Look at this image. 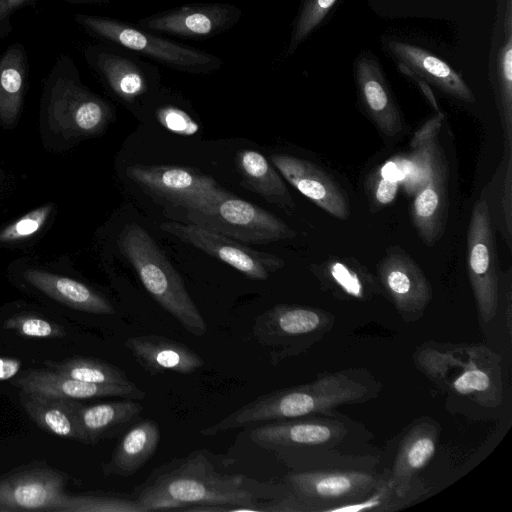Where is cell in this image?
Wrapping results in <instances>:
<instances>
[{"instance_id":"1","label":"cell","mask_w":512,"mask_h":512,"mask_svg":"<svg viewBox=\"0 0 512 512\" xmlns=\"http://www.w3.org/2000/svg\"><path fill=\"white\" fill-rule=\"evenodd\" d=\"M212 456L195 450L160 465L136 488L135 500L146 512L264 511L265 504L249 488L251 480L218 471Z\"/></svg>"},{"instance_id":"2","label":"cell","mask_w":512,"mask_h":512,"mask_svg":"<svg viewBox=\"0 0 512 512\" xmlns=\"http://www.w3.org/2000/svg\"><path fill=\"white\" fill-rule=\"evenodd\" d=\"M414 362L442 391L486 408L503 400L501 358L484 345L428 341L415 351Z\"/></svg>"},{"instance_id":"3","label":"cell","mask_w":512,"mask_h":512,"mask_svg":"<svg viewBox=\"0 0 512 512\" xmlns=\"http://www.w3.org/2000/svg\"><path fill=\"white\" fill-rule=\"evenodd\" d=\"M118 247L151 297L186 331L197 337L203 336L207 331L204 317L180 274L151 235L142 226L127 224L119 234Z\"/></svg>"},{"instance_id":"4","label":"cell","mask_w":512,"mask_h":512,"mask_svg":"<svg viewBox=\"0 0 512 512\" xmlns=\"http://www.w3.org/2000/svg\"><path fill=\"white\" fill-rule=\"evenodd\" d=\"M42 112L49 132L64 140L96 135L113 116L110 105L82 85L68 56L57 61L46 79Z\"/></svg>"},{"instance_id":"5","label":"cell","mask_w":512,"mask_h":512,"mask_svg":"<svg viewBox=\"0 0 512 512\" xmlns=\"http://www.w3.org/2000/svg\"><path fill=\"white\" fill-rule=\"evenodd\" d=\"M335 316L320 308L299 304H277L259 314L252 334L278 365L287 358L307 351L328 333Z\"/></svg>"},{"instance_id":"6","label":"cell","mask_w":512,"mask_h":512,"mask_svg":"<svg viewBox=\"0 0 512 512\" xmlns=\"http://www.w3.org/2000/svg\"><path fill=\"white\" fill-rule=\"evenodd\" d=\"M192 224L247 244L292 239L295 231L269 211L226 192L216 202L187 210Z\"/></svg>"},{"instance_id":"7","label":"cell","mask_w":512,"mask_h":512,"mask_svg":"<svg viewBox=\"0 0 512 512\" xmlns=\"http://www.w3.org/2000/svg\"><path fill=\"white\" fill-rule=\"evenodd\" d=\"M468 276L479 318L489 323L499 305V264L492 218L483 198L473 207L467 231Z\"/></svg>"},{"instance_id":"8","label":"cell","mask_w":512,"mask_h":512,"mask_svg":"<svg viewBox=\"0 0 512 512\" xmlns=\"http://www.w3.org/2000/svg\"><path fill=\"white\" fill-rule=\"evenodd\" d=\"M383 473L362 468H321L291 472L286 481L307 511L330 512L338 505L354 502L377 485Z\"/></svg>"},{"instance_id":"9","label":"cell","mask_w":512,"mask_h":512,"mask_svg":"<svg viewBox=\"0 0 512 512\" xmlns=\"http://www.w3.org/2000/svg\"><path fill=\"white\" fill-rule=\"evenodd\" d=\"M126 175L146 192L186 210L210 205L227 192L212 177L189 167L132 164Z\"/></svg>"},{"instance_id":"10","label":"cell","mask_w":512,"mask_h":512,"mask_svg":"<svg viewBox=\"0 0 512 512\" xmlns=\"http://www.w3.org/2000/svg\"><path fill=\"white\" fill-rule=\"evenodd\" d=\"M75 20L89 34L148 55L177 69L201 70L218 63V59L210 54L170 42L119 21L84 14H76Z\"/></svg>"},{"instance_id":"11","label":"cell","mask_w":512,"mask_h":512,"mask_svg":"<svg viewBox=\"0 0 512 512\" xmlns=\"http://www.w3.org/2000/svg\"><path fill=\"white\" fill-rule=\"evenodd\" d=\"M160 228L253 280H266L285 265L284 260L274 254L255 250L245 243L192 223L164 222Z\"/></svg>"},{"instance_id":"12","label":"cell","mask_w":512,"mask_h":512,"mask_svg":"<svg viewBox=\"0 0 512 512\" xmlns=\"http://www.w3.org/2000/svg\"><path fill=\"white\" fill-rule=\"evenodd\" d=\"M377 281L405 322L418 321L431 299L432 288L414 259L401 247L386 249L377 265Z\"/></svg>"},{"instance_id":"13","label":"cell","mask_w":512,"mask_h":512,"mask_svg":"<svg viewBox=\"0 0 512 512\" xmlns=\"http://www.w3.org/2000/svg\"><path fill=\"white\" fill-rule=\"evenodd\" d=\"M346 424L333 416H308L263 423L249 433L257 446L277 451L331 448L348 435Z\"/></svg>"},{"instance_id":"14","label":"cell","mask_w":512,"mask_h":512,"mask_svg":"<svg viewBox=\"0 0 512 512\" xmlns=\"http://www.w3.org/2000/svg\"><path fill=\"white\" fill-rule=\"evenodd\" d=\"M439 431L434 420L423 417L402 437L389 471L390 482L398 497L411 502L425 493L424 487L416 486V478L435 454Z\"/></svg>"},{"instance_id":"15","label":"cell","mask_w":512,"mask_h":512,"mask_svg":"<svg viewBox=\"0 0 512 512\" xmlns=\"http://www.w3.org/2000/svg\"><path fill=\"white\" fill-rule=\"evenodd\" d=\"M270 160L295 189L319 208L340 220L349 218L346 191L317 164L289 154H272Z\"/></svg>"},{"instance_id":"16","label":"cell","mask_w":512,"mask_h":512,"mask_svg":"<svg viewBox=\"0 0 512 512\" xmlns=\"http://www.w3.org/2000/svg\"><path fill=\"white\" fill-rule=\"evenodd\" d=\"M449 170L442 147L434 144L429 175L414 193L412 223L426 246L435 245L443 236L448 216Z\"/></svg>"},{"instance_id":"17","label":"cell","mask_w":512,"mask_h":512,"mask_svg":"<svg viewBox=\"0 0 512 512\" xmlns=\"http://www.w3.org/2000/svg\"><path fill=\"white\" fill-rule=\"evenodd\" d=\"M65 479L52 470H32L0 480V508L56 511Z\"/></svg>"},{"instance_id":"18","label":"cell","mask_w":512,"mask_h":512,"mask_svg":"<svg viewBox=\"0 0 512 512\" xmlns=\"http://www.w3.org/2000/svg\"><path fill=\"white\" fill-rule=\"evenodd\" d=\"M355 75L361 103L377 129L386 137L397 136L403 119L373 55L365 53L358 57Z\"/></svg>"},{"instance_id":"19","label":"cell","mask_w":512,"mask_h":512,"mask_svg":"<svg viewBox=\"0 0 512 512\" xmlns=\"http://www.w3.org/2000/svg\"><path fill=\"white\" fill-rule=\"evenodd\" d=\"M15 385L20 387L22 392L74 400L110 396L142 400L146 396V392L133 382L128 384L88 383L61 375L53 370H32L18 379Z\"/></svg>"},{"instance_id":"20","label":"cell","mask_w":512,"mask_h":512,"mask_svg":"<svg viewBox=\"0 0 512 512\" xmlns=\"http://www.w3.org/2000/svg\"><path fill=\"white\" fill-rule=\"evenodd\" d=\"M18 274L32 288L69 308L100 315L115 313L106 297L72 277L34 265H23Z\"/></svg>"},{"instance_id":"21","label":"cell","mask_w":512,"mask_h":512,"mask_svg":"<svg viewBox=\"0 0 512 512\" xmlns=\"http://www.w3.org/2000/svg\"><path fill=\"white\" fill-rule=\"evenodd\" d=\"M124 346L151 375L164 372L191 374L204 365L203 359L190 347L160 335L132 336Z\"/></svg>"},{"instance_id":"22","label":"cell","mask_w":512,"mask_h":512,"mask_svg":"<svg viewBox=\"0 0 512 512\" xmlns=\"http://www.w3.org/2000/svg\"><path fill=\"white\" fill-rule=\"evenodd\" d=\"M387 48L398 62L404 64L428 84L434 85L458 100L475 102V96L466 82L440 58L421 47L396 40H389Z\"/></svg>"},{"instance_id":"23","label":"cell","mask_w":512,"mask_h":512,"mask_svg":"<svg viewBox=\"0 0 512 512\" xmlns=\"http://www.w3.org/2000/svg\"><path fill=\"white\" fill-rule=\"evenodd\" d=\"M234 9L225 5L186 6L141 21L145 28L182 36H208L227 26Z\"/></svg>"},{"instance_id":"24","label":"cell","mask_w":512,"mask_h":512,"mask_svg":"<svg viewBox=\"0 0 512 512\" xmlns=\"http://www.w3.org/2000/svg\"><path fill=\"white\" fill-rule=\"evenodd\" d=\"M21 403L29 417L44 430L87 443L79 419L83 406L79 401L23 392Z\"/></svg>"},{"instance_id":"25","label":"cell","mask_w":512,"mask_h":512,"mask_svg":"<svg viewBox=\"0 0 512 512\" xmlns=\"http://www.w3.org/2000/svg\"><path fill=\"white\" fill-rule=\"evenodd\" d=\"M160 429L154 420H139L124 434L105 468L107 475L127 477L140 470L154 455Z\"/></svg>"},{"instance_id":"26","label":"cell","mask_w":512,"mask_h":512,"mask_svg":"<svg viewBox=\"0 0 512 512\" xmlns=\"http://www.w3.org/2000/svg\"><path fill=\"white\" fill-rule=\"evenodd\" d=\"M241 185L286 213L295 208L294 200L278 170L259 152L241 150L236 156Z\"/></svg>"},{"instance_id":"27","label":"cell","mask_w":512,"mask_h":512,"mask_svg":"<svg viewBox=\"0 0 512 512\" xmlns=\"http://www.w3.org/2000/svg\"><path fill=\"white\" fill-rule=\"evenodd\" d=\"M144 407L134 399L82 406L79 412L81 428L87 443L118 435L141 418Z\"/></svg>"},{"instance_id":"28","label":"cell","mask_w":512,"mask_h":512,"mask_svg":"<svg viewBox=\"0 0 512 512\" xmlns=\"http://www.w3.org/2000/svg\"><path fill=\"white\" fill-rule=\"evenodd\" d=\"M27 58L21 44L11 45L0 57V124L14 127L21 114Z\"/></svg>"},{"instance_id":"29","label":"cell","mask_w":512,"mask_h":512,"mask_svg":"<svg viewBox=\"0 0 512 512\" xmlns=\"http://www.w3.org/2000/svg\"><path fill=\"white\" fill-rule=\"evenodd\" d=\"M315 274L327 289L344 298L367 301L382 292L378 281L351 260L330 259Z\"/></svg>"},{"instance_id":"30","label":"cell","mask_w":512,"mask_h":512,"mask_svg":"<svg viewBox=\"0 0 512 512\" xmlns=\"http://www.w3.org/2000/svg\"><path fill=\"white\" fill-rule=\"evenodd\" d=\"M86 58L121 99L131 101L147 91V80L135 63L110 52L89 49Z\"/></svg>"},{"instance_id":"31","label":"cell","mask_w":512,"mask_h":512,"mask_svg":"<svg viewBox=\"0 0 512 512\" xmlns=\"http://www.w3.org/2000/svg\"><path fill=\"white\" fill-rule=\"evenodd\" d=\"M512 15L511 0H507L505 19L506 39L498 54L497 107L504 135V147L512 146Z\"/></svg>"},{"instance_id":"32","label":"cell","mask_w":512,"mask_h":512,"mask_svg":"<svg viewBox=\"0 0 512 512\" xmlns=\"http://www.w3.org/2000/svg\"><path fill=\"white\" fill-rule=\"evenodd\" d=\"M46 364L56 373L88 383H131L123 370L97 359L77 357L63 362H48Z\"/></svg>"},{"instance_id":"33","label":"cell","mask_w":512,"mask_h":512,"mask_svg":"<svg viewBox=\"0 0 512 512\" xmlns=\"http://www.w3.org/2000/svg\"><path fill=\"white\" fill-rule=\"evenodd\" d=\"M54 209L53 203H45L0 228V246H16L39 235L50 221Z\"/></svg>"},{"instance_id":"34","label":"cell","mask_w":512,"mask_h":512,"mask_svg":"<svg viewBox=\"0 0 512 512\" xmlns=\"http://www.w3.org/2000/svg\"><path fill=\"white\" fill-rule=\"evenodd\" d=\"M56 511L146 512L134 497L110 494H91L83 496L65 495Z\"/></svg>"},{"instance_id":"35","label":"cell","mask_w":512,"mask_h":512,"mask_svg":"<svg viewBox=\"0 0 512 512\" xmlns=\"http://www.w3.org/2000/svg\"><path fill=\"white\" fill-rule=\"evenodd\" d=\"M498 187L496 200L497 225L509 248L512 238V147H504L502 161L495 173Z\"/></svg>"},{"instance_id":"36","label":"cell","mask_w":512,"mask_h":512,"mask_svg":"<svg viewBox=\"0 0 512 512\" xmlns=\"http://www.w3.org/2000/svg\"><path fill=\"white\" fill-rule=\"evenodd\" d=\"M410 501L398 497L389 479V471L382 474L377 485L361 499L338 505L330 512H358V511H393L407 505Z\"/></svg>"},{"instance_id":"37","label":"cell","mask_w":512,"mask_h":512,"mask_svg":"<svg viewBox=\"0 0 512 512\" xmlns=\"http://www.w3.org/2000/svg\"><path fill=\"white\" fill-rule=\"evenodd\" d=\"M337 0H305L295 24L290 52L323 21Z\"/></svg>"},{"instance_id":"38","label":"cell","mask_w":512,"mask_h":512,"mask_svg":"<svg viewBox=\"0 0 512 512\" xmlns=\"http://www.w3.org/2000/svg\"><path fill=\"white\" fill-rule=\"evenodd\" d=\"M5 326L21 335L33 338L62 337L64 331L54 323L30 314H20L8 319Z\"/></svg>"},{"instance_id":"39","label":"cell","mask_w":512,"mask_h":512,"mask_svg":"<svg viewBox=\"0 0 512 512\" xmlns=\"http://www.w3.org/2000/svg\"><path fill=\"white\" fill-rule=\"evenodd\" d=\"M400 179L385 172L384 167L368 178V196L372 206L382 208L391 204L399 190Z\"/></svg>"},{"instance_id":"40","label":"cell","mask_w":512,"mask_h":512,"mask_svg":"<svg viewBox=\"0 0 512 512\" xmlns=\"http://www.w3.org/2000/svg\"><path fill=\"white\" fill-rule=\"evenodd\" d=\"M156 117L163 127L180 135H193L199 129L191 116L176 106L166 105L158 108Z\"/></svg>"},{"instance_id":"41","label":"cell","mask_w":512,"mask_h":512,"mask_svg":"<svg viewBox=\"0 0 512 512\" xmlns=\"http://www.w3.org/2000/svg\"><path fill=\"white\" fill-rule=\"evenodd\" d=\"M444 120L442 112L437 113L433 118L429 119L423 126H421L413 135L410 143L411 149L436 138V135Z\"/></svg>"},{"instance_id":"42","label":"cell","mask_w":512,"mask_h":512,"mask_svg":"<svg viewBox=\"0 0 512 512\" xmlns=\"http://www.w3.org/2000/svg\"><path fill=\"white\" fill-rule=\"evenodd\" d=\"M33 0H0V38L8 36L12 30L11 16Z\"/></svg>"},{"instance_id":"43","label":"cell","mask_w":512,"mask_h":512,"mask_svg":"<svg viewBox=\"0 0 512 512\" xmlns=\"http://www.w3.org/2000/svg\"><path fill=\"white\" fill-rule=\"evenodd\" d=\"M398 67L401 70L402 73L405 75L411 77L420 87L421 91L423 92L426 99L429 101L431 106L436 110L437 113L441 112L439 109L438 103L436 101V98L427 82L422 80L421 78L417 77L408 67H406L404 64L398 62Z\"/></svg>"},{"instance_id":"44","label":"cell","mask_w":512,"mask_h":512,"mask_svg":"<svg viewBox=\"0 0 512 512\" xmlns=\"http://www.w3.org/2000/svg\"><path fill=\"white\" fill-rule=\"evenodd\" d=\"M20 369V362L17 359L0 357V380L13 377Z\"/></svg>"},{"instance_id":"45","label":"cell","mask_w":512,"mask_h":512,"mask_svg":"<svg viewBox=\"0 0 512 512\" xmlns=\"http://www.w3.org/2000/svg\"><path fill=\"white\" fill-rule=\"evenodd\" d=\"M67 2H70V3H84V2H89L91 0H66Z\"/></svg>"}]
</instances>
